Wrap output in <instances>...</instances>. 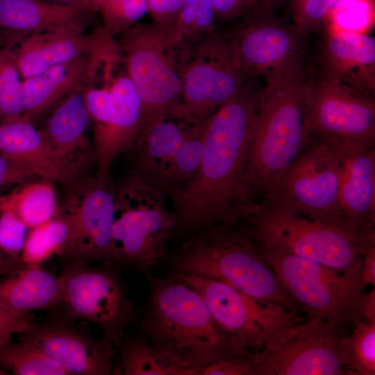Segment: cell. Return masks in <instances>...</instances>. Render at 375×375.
Masks as SVG:
<instances>
[{"label":"cell","mask_w":375,"mask_h":375,"mask_svg":"<svg viewBox=\"0 0 375 375\" xmlns=\"http://www.w3.org/2000/svg\"><path fill=\"white\" fill-rule=\"evenodd\" d=\"M340 329L321 318L309 317L276 347L249 354L252 375L346 374Z\"/></svg>","instance_id":"cell-15"},{"label":"cell","mask_w":375,"mask_h":375,"mask_svg":"<svg viewBox=\"0 0 375 375\" xmlns=\"http://www.w3.org/2000/svg\"><path fill=\"white\" fill-rule=\"evenodd\" d=\"M148 13L153 22L175 28L183 0H147Z\"/></svg>","instance_id":"cell-40"},{"label":"cell","mask_w":375,"mask_h":375,"mask_svg":"<svg viewBox=\"0 0 375 375\" xmlns=\"http://www.w3.org/2000/svg\"><path fill=\"white\" fill-rule=\"evenodd\" d=\"M242 221L256 244L360 276L364 251L375 242V235L357 233L274 199L253 205Z\"/></svg>","instance_id":"cell-5"},{"label":"cell","mask_w":375,"mask_h":375,"mask_svg":"<svg viewBox=\"0 0 375 375\" xmlns=\"http://www.w3.org/2000/svg\"><path fill=\"white\" fill-rule=\"evenodd\" d=\"M20 263L12 262L8 265L0 266V276L10 273L20 267Z\"/></svg>","instance_id":"cell-48"},{"label":"cell","mask_w":375,"mask_h":375,"mask_svg":"<svg viewBox=\"0 0 375 375\" xmlns=\"http://www.w3.org/2000/svg\"><path fill=\"white\" fill-rule=\"evenodd\" d=\"M166 194L131 170L115 184L112 263L146 272L168 256L176 216Z\"/></svg>","instance_id":"cell-6"},{"label":"cell","mask_w":375,"mask_h":375,"mask_svg":"<svg viewBox=\"0 0 375 375\" xmlns=\"http://www.w3.org/2000/svg\"><path fill=\"white\" fill-rule=\"evenodd\" d=\"M119 49L117 42L110 49L55 65L23 79L22 119L35 125L69 94L85 86L103 59Z\"/></svg>","instance_id":"cell-23"},{"label":"cell","mask_w":375,"mask_h":375,"mask_svg":"<svg viewBox=\"0 0 375 375\" xmlns=\"http://www.w3.org/2000/svg\"><path fill=\"white\" fill-rule=\"evenodd\" d=\"M83 94L91 121L96 176L109 180L114 161L128 152L142 124L140 98L123 55L91 79Z\"/></svg>","instance_id":"cell-9"},{"label":"cell","mask_w":375,"mask_h":375,"mask_svg":"<svg viewBox=\"0 0 375 375\" xmlns=\"http://www.w3.org/2000/svg\"><path fill=\"white\" fill-rule=\"evenodd\" d=\"M254 243V242H253ZM297 306L340 328L362 320L360 276L254 243Z\"/></svg>","instance_id":"cell-10"},{"label":"cell","mask_w":375,"mask_h":375,"mask_svg":"<svg viewBox=\"0 0 375 375\" xmlns=\"http://www.w3.org/2000/svg\"><path fill=\"white\" fill-rule=\"evenodd\" d=\"M32 323L27 315L13 312L0 304V347L10 341L13 335L26 331Z\"/></svg>","instance_id":"cell-41"},{"label":"cell","mask_w":375,"mask_h":375,"mask_svg":"<svg viewBox=\"0 0 375 375\" xmlns=\"http://www.w3.org/2000/svg\"><path fill=\"white\" fill-rule=\"evenodd\" d=\"M340 160L333 141L314 138L290 165L266 199L288 203L349 228L340 209Z\"/></svg>","instance_id":"cell-14"},{"label":"cell","mask_w":375,"mask_h":375,"mask_svg":"<svg viewBox=\"0 0 375 375\" xmlns=\"http://www.w3.org/2000/svg\"><path fill=\"white\" fill-rule=\"evenodd\" d=\"M121 358L125 375H191L167 360L144 336L124 339Z\"/></svg>","instance_id":"cell-29"},{"label":"cell","mask_w":375,"mask_h":375,"mask_svg":"<svg viewBox=\"0 0 375 375\" xmlns=\"http://www.w3.org/2000/svg\"><path fill=\"white\" fill-rule=\"evenodd\" d=\"M249 78L217 29L192 42L182 81L181 103L194 116L206 120Z\"/></svg>","instance_id":"cell-16"},{"label":"cell","mask_w":375,"mask_h":375,"mask_svg":"<svg viewBox=\"0 0 375 375\" xmlns=\"http://www.w3.org/2000/svg\"><path fill=\"white\" fill-rule=\"evenodd\" d=\"M261 0H213L216 24L231 22L258 8Z\"/></svg>","instance_id":"cell-39"},{"label":"cell","mask_w":375,"mask_h":375,"mask_svg":"<svg viewBox=\"0 0 375 375\" xmlns=\"http://www.w3.org/2000/svg\"><path fill=\"white\" fill-rule=\"evenodd\" d=\"M56 361L70 375H110L113 369L114 344L92 337L65 319L33 322L20 334Z\"/></svg>","instance_id":"cell-19"},{"label":"cell","mask_w":375,"mask_h":375,"mask_svg":"<svg viewBox=\"0 0 375 375\" xmlns=\"http://www.w3.org/2000/svg\"><path fill=\"white\" fill-rule=\"evenodd\" d=\"M69 94L47 114L41 132L65 165L77 176L88 174L95 164L89 138L91 121L83 89Z\"/></svg>","instance_id":"cell-21"},{"label":"cell","mask_w":375,"mask_h":375,"mask_svg":"<svg viewBox=\"0 0 375 375\" xmlns=\"http://www.w3.org/2000/svg\"><path fill=\"white\" fill-rule=\"evenodd\" d=\"M329 140L340 160L339 202L342 219L356 233L375 235L374 143Z\"/></svg>","instance_id":"cell-20"},{"label":"cell","mask_w":375,"mask_h":375,"mask_svg":"<svg viewBox=\"0 0 375 375\" xmlns=\"http://www.w3.org/2000/svg\"><path fill=\"white\" fill-rule=\"evenodd\" d=\"M206 121L179 103L142 123L128 151L131 170L168 196L196 170L203 149Z\"/></svg>","instance_id":"cell-8"},{"label":"cell","mask_w":375,"mask_h":375,"mask_svg":"<svg viewBox=\"0 0 375 375\" xmlns=\"http://www.w3.org/2000/svg\"><path fill=\"white\" fill-rule=\"evenodd\" d=\"M112 263H67L58 276L63 319L95 324L118 345L135 317V305Z\"/></svg>","instance_id":"cell-12"},{"label":"cell","mask_w":375,"mask_h":375,"mask_svg":"<svg viewBox=\"0 0 375 375\" xmlns=\"http://www.w3.org/2000/svg\"><path fill=\"white\" fill-rule=\"evenodd\" d=\"M0 153L33 176L63 186L78 177L35 125L19 118L0 124Z\"/></svg>","instance_id":"cell-25"},{"label":"cell","mask_w":375,"mask_h":375,"mask_svg":"<svg viewBox=\"0 0 375 375\" xmlns=\"http://www.w3.org/2000/svg\"><path fill=\"white\" fill-rule=\"evenodd\" d=\"M0 366L16 375H67L56 361L22 340L0 347Z\"/></svg>","instance_id":"cell-31"},{"label":"cell","mask_w":375,"mask_h":375,"mask_svg":"<svg viewBox=\"0 0 375 375\" xmlns=\"http://www.w3.org/2000/svg\"><path fill=\"white\" fill-rule=\"evenodd\" d=\"M338 0H293L292 13L295 28L306 35L324 22Z\"/></svg>","instance_id":"cell-37"},{"label":"cell","mask_w":375,"mask_h":375,"mask_svg":"<svg viewBox=\"0 0 375 375\" xmlns=\"http://www.w3.org/2000/svg\"><path fill=\"white\" fill-rule=\"evenodd\" d=\"M15 47H0V124L22 117L24 99Z\"/></svg>","instance_id":"cell-33"},{"label":"cell","mask_w":375,"mask_h":375,"mask_svg":"<svg viewBox=\"0 0 375 375\" xmlns=\"http://www.w3.org/2000/svg\"><path fill=\"white\" fill-rule=\"evenodd\" d=\"M30 175L6 156L0 153V195L8 188L30 181Z\"/></svg>","instance_id":"cell-43"},{"label":"cell","mask_w":375,"mask_h":375,"mask_svg":"<svg viewBox=\"0 0 375 375\" xmlns=\"http://www.w3.org/2000/svg\"><path fill=\"white\" fill-rule=\"evenodd\" d=\"M321 59L324 75L365 96L372 97L375 90L373 37L353 33L328 34Z\"/></svg>","instance_id":"cell-26"},{"label":"cell","mask_w":375,"mask_h":375,"mask_svg":"<svg viewBox=\"0 0 375 375\" xmlns=\"http://www.w3.org/2000/svg\"><path fill=\"white\" fill-rule=\"evenodd\" d=\"M249 354L208 365L200 370V375H252Z\"/></svg>","instance_id":"cell-42"},{"label":"cell","mask_w":375,"mask_h":375,"mask_svg":"<svg viewBox=\"0 0 375 375\" xmlns=\"http://www.w3.org/2000/svg\"><path fill=\"white\" fill-rule=\"evenodd\" d=\"M97 13L103 22L102 28L116 37L138 24L148 13L147 0H99Z\"/></svg>","instance_id":"cell-36"},{"label":"cell","mask_w":375,"mask_h":375,"mask_svg":"<svg viewBox=\"0 0 375 375\" xmlns=\"http://www.w3.org/2000/svg\"><path fill=\"white\" fill-rule=\"evenodd\" d=\"M249 147L245 194L249 207L268 198L301 152L314 140L306 119L308 82L303 56L264 76Z\"/></svg>","instance_id":"cell-2"},{"label":"cell","mask_w":375,"mask_h":375,"mask_svg":"<svg viewBox=\"0 0 375 375\" xmlns=\"http://www.w3.org/2000/svg\"><path fill=\"white\" fill-rule=\"evenodd\" d=\"M58 201L53 182L27 181L0 195V212L9 211L29 228L58 215Z\"/></svg>","instance_id":"cell-28"},{"label":"cell","mask_w":375,"mask_h":375,"mask_svg":"<svg viewBox=\"0 0 375 375\" xmlns=\"http://www.w3.org/2000/svg\"><path fill=\"white\" fill-rule=\"evenodd\" d=\"M240 222L192 233L167 256L171 274L220 280L256 300L294 310V301Z\"/></svg>","instance_id":"cell-4"},{"label":"cell","mask_w":375,"mask_h":375,"mask_svg":"<svg viewBox=\"0 0 375 375\" xmlns=\"http://www.w3.org/2000/svg\"><path fill=\"white\" fill-rule=\"evenodd\" d=\"M324 23L328 34H368L375 25V0H338Z\"/></svg>","instance_id":"cell-34"},{"label":"cell","mask_w":375,"mask_h":375,"mask_svg":"<svg viewBox=\"0 0 375 375\" xmlns=\"http://www.w3.org/2000/svg\"><path fill=\"white\" fill-rule=\"evenodd\" d=\"M68 235V224L59 215L30 228L20 256L21 264L40 265L52 256L60 255Z\"/></svg>","instance_id":"cell-30"},{"label":"cell","mask_w":375,"mask_h":375,"mask_svg":"<svg viewBox=\"0 0 375 375\" xmlns=\"http://www.w3.org/2000/svg\"><path fill=\"white\" fill-rule=\"evenodd\" d=\"M29 229L12 212H0V247L12 260L20 262Z\"/></svg>","instance_id":"cell-38"},{"label":"cell","mask_w":375,"mask_h":375,"mask_svg":"<svg viewBox=\"0 0 375 375\" xmlns=\"http://www.w3.org/2000/svg\"><path fill=\"white\" fill-rule=\"evenodd\" d=\"M140 98L142 123L181 103L182 81L192 41L174 28L137 24L115 37Z\"/></svg>","instance_id":"cell-7"},{"label":"cell","mask_w":375,"mask_h":375,"mask_svg":"<svg viewBox=\"0 0 375 375\" xmlns=\"http://www.w3.org/2000/svg\"><path fill=\"white\" fill-rule=\"evenodd\" d=\"M360 279L365 287L375 285V242L370 243L364 251Z\"/></svg>","instance_id":"cell-44"},{"label":"cell","mask_w":375,"mask_h":375,"mask_svg":"<svg viewBox=\"0 0 375 375\" xmlns=\"http://www.w3.org/2000/svg\"><path fill=\"white\" fill-rule=\"evenodd\" d=\"M12 262H19L10 258L0 247V266L8 265ZM21 263V262H20Z\"/></svg>","instance_id":"cell-49"},{"label":"cell","mask_w":375,"mask_h":375,"mask_svg":"<svg viewBox=\"0 0 375 375\" xmlns=\"http://www.w3.org/2000/svg\"><path fill=\"white\" fill-rule=\"evenodd\" d=\"M306 119L312 138L374 143L372 98L326 75L317 83L308 82Z\"/></svg>","instance_id":"cell-17"},{"label":"cell","mask_w":375,"mask_h":375,"mask_svg":"<svg viewBox=\"0 0 375 375\" xmlns=\"http://www.w3.org/2000/svg\"><path fill=\"white\" fill-rule=\"evenodd\" d=\"M175 276L201 294L217 324L248 353L276 347L299 324L294 310L256 300L222 281Z\"/></svg>","instance_id":"cell-11"},{"label":"cell","mask_w":375,"mask_h":375,"mask_svg":"<svg viewBox=\"0 0 375 375\" xmlns=\"http://www.w3.org/2000/svg\"><path fill=\"white\" fill-rule=\"evenodd\" d=\"M58 278L37 265H22L0 278V304L22 315L55 311L60 303Z\"/></svg>","instance_id":"cell-27"},{"label":"cell","mask_w":375,"mask_h":375,"mask_svg":"<svg viewBox=\"0 0 375 375\" xmlns=\"http://www.w3.org/2000/svg\"><path fill=\"white\" fill-rule=\"evenodd\" d=\"M361 315L362 319L375 322V288L364 294L362 305Z\"/></svg>","instance_id":"cell-45"},{"label":"cell","mask_w":375,"mask_h":375,"mask_svg":"<svg viewBox=\"0 0 375 375\" xmlns=\"http://www.w3.org/2000/svg\"><path fill=\"white\" fill-rule=\"evenodd\" d=\"M228 32L222 33L240 69L249 78L269 72L303 56V35L286 26L272 12L253 10L238 19Z\"/></svg>","instance_id":"cell-18"},{"label":"cell","mask_w":375,"mask_h":375,"mask_svg":"<svg viewBox=\"0 0 375 375\" xmlns=\"http://www.w3.org/2000/svg\"><path fill=\"white\" fill-rule=\"evenodd\" d=\"M16 42L6 32L0 28V47L5 46L15 47Z\"/></svg>","instance_id":"cell-47"},{"label":"cell","mask_w":375,"mask_h":375,"mask_svg":"<svg viewBox=\"0 0 375 375\" xmlns=\"http://www.w3.org/2000/svg\"><path fill=\"white\" fill-rule=\"evenodd\" d=\"M260 91L249 78L206 121L203 149L191 177L168 197L176 230L194 233L241 222L249 208L245 194L248 153Z\"/></svg>","instance_id":"cell-1"},{"label":"cell","mask_w":375,"mask_h":375,"mask_svg":"<svg viewBox=\"0 0 375 375\" xmlns=\"http://www.w3.org/2000/svg\"><path fill=\"white\" fill-rule=\"evenodd\" d=\"M50 1L76 5L90 8L97 12V6L99 0H47Z\"/></svg>","instance_id":"cell-46"},{"label":"cell","mask_w":375,"mask_h":375,"mask_svg":"<svg viewBox=\"0 0 375 375\" xmlns=\"http://www.w3.org/2000/svg\"><path fill=\"white\" fill-rule=\"evenodd\" d=\"M117 44L102 26L90 32L55 31L25 38L15 48L22 80L57 65L94 54Z\"/></svg>","instance_id":"cell-22"},{"label":"cell","mask_w":375,"mask_h":375,"mask_svg":"<svg viewBox=\"0 0 375 375\" xmlns=\"http://www.w3.org/2000/svg\"><path fill=\"white\" fill-rule=\"evenodd\" d=\"M96 13L88 8L47 0H0V28L19 44L44 32H87Z\"/></svg>","instance_id":"cell-24"},{"label":"cell","mask_w":375,"mask_h":375,"mask_svg":"<svg viewBox=\"0 0 375 375\" xmlns=\"http://www.w3.org/2000/svg\"><path fill=\"white\" fill-rule=\"evenodd\" d=\"M147 277L149 295L142 329L170 363L200 375L208 365L249 354L217 324L194 288L172 274Z\"/></svg>","instance_id":"cell-3"},{"label":"cell","mask_w":375,"mask_h":375,"mask_svg":"<svg viewBox=\"0 0 375 375\" xmlns=\"http://www.w3.org/2000/svg\"><path fill=\"white\" fill-rule=\"evenodd\" d=\"M175 29L181 38L189 41L215 31L213 0H183Z\"/></svg>","instance_id":"cell-35"},{"label":"cell","mask_w":375,"mask_h":375,"mask_svg":"<svg viewBox=\"0 0 375 375\" xmlns=\"http://www.w3.org/2000/svg\"><path fill=\"white\" fill-rule=\"evenodd\" d=\"M349 337L342 336L340 348L346 374H375V322L360 320Z\"/></svg>","instance_id":"cell-32"},{"label":"cell","mask_w":375,"mask_h":375,"mask_svg":"<svg viewBox=\"0 0 375 375\" xmlns=\"http://www.w3.org/2000/svg\"><path fill=\"white\" fill-rule=\"evenodd\" d=\"M64 187L58 215L67 221L69 235L60 256L67 263L113 264L115 184L88 174Z\"/></svg>","instance_id":"cell-13"}]
</instances>
